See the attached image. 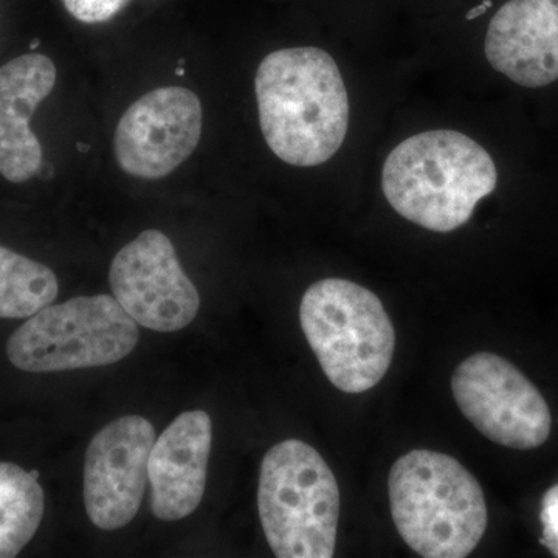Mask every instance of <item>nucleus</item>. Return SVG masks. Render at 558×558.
Listing matches in <instances>:
<instances>
[{
	"label": "nucleus",
	"mask_w": 558,
	"mask_h": 558,
	"mask_svg": "<svg viewBox=\"0 0 558 558\" xmlns=\"http://www.w3.org/2000/svg\"><path fill=\"white\" fill-rule=\"evenodd\" d=\"M259 124L271 153L292 167H318L339 153L349 97L339 65L315 47L277 50L255 78Z\"/></svg>",
	"instance_id": "f257e3e1"
},
{
	"label": "nucleus",
	"mask_w": 558,
	"mask_h": 558,
	"mask_svg": "<svg viewBox=\"0 0 558 558\" xmlns=\"http://www.w3.org/2000/svg\"><path fill=\"white\" fill-rule=\"evenodd\" d=\"M498 183V167L488 150L451 130L403 140L381 170V190L395 211L436 233L465 226Z\"/></svg>",
	"instance_id": "f03ea898"
},
{
	"label": "nucleus",
	"mask_w": 558,
	"mask_h": 558,
	"mask_svg": "<svg viewBox=\"0 0 558 558\" xmlns=\"http://www.w3.org/2000/svg\"><path fill=\"white\" fill-rule=\"evenodd\" d=\"M389 508L403 542L425 558H464L487 529L478 480L453 457L413 450L388 476Z\"/></svg>",
	"instance_id": "7ed1b4c3"
},
{
	"label": "nucleus",
	"mask_w": 558,
	"mask_h": 558,
	"mask_svg": "<svg viewBox=\"0 0 558 558\" xmlns=\"http://www.w3.org/2000/svg\"><path fill=\"white\" fill-rule=\"evenodd\" d=\"M300 323L323 373L340 391H369L388 373L395 326L369 289L348 279H322L304 293Z\"/></svg>",
	"instance_id": "20e7f679"
},
{
	"label": "nucleus",
	"mask_w": 558,
	"mask_h": 558,
	"mask_svg": "<svg viewBox=\"0 0 558 558\" xmlns=\"http://www.w3.org/2000/svg\"><path fill=\"white\" fill-rule=\"evenodd\" d=\"M258 510L264 535L279 558H330L336 554L340 488L310 444L282 440L263 459Z\"/></svg>",
	"instance_id": "39448f33"
},
{
	"label": "nucleus",
	"mask_w": 558,
	"mask_h": 558,
	"mask_svg": "<svg viewBox=\"0 0 558 558\" xmlns=\"http://www.w3.org/2000/svg\"><path fill=\"white\" fill-rule=\"evenodd\" d=\"M135 319L116 296H76L32 315L7 343V355L27 373H60L113 365L137 347Z\"/></svg>",
	"instance_id": "423d86ee"
},
{
	"label": "nucleus",
	"mask_w": 558,
	"mask_h": 558,
	"mask_svg": "<svg viewBox=\"0 0 558 558\" xmlns=\"http://www.w3.org/2000/svg\"><path fill=\"white\" fill-rule=\"evenodd\" d=\"M451 392L470 424L492 442L534 450L549 439L548 402L515 365L497 354L478 352L459 363Z\"/></svg>",
	"instance_id": "0eeeda50"
},
{
	"label": "nucleus",
	"mask_w": 558,
	"mask_h": 558,
	"mask_svg": "<svg viewBox=\"0 0 558 558\" xmlns=\"http://www.w3.org/2000/svg\"><path fill=\"white\" fill-rule=\"evenodd\" d=\"M110 288L137 325L157 332L185 329L197 317L201 296L186 277L174 245L159 230H146L117 253Z\"/></svg>",
	"instance_id": "6e6552de"
},
{
	"label": "nucleus",
	"mask_w": 558,
	"mask_h": 558,
	"mask_svg": "<svg viewBox=\"0 0 558 558\" xmlns=\"http://www.w3.org/2000/svg\"><path fill=\"white\" fill-rule=\"evenodd\" d=\"M156 428L148 418L123 416L90 440L84 461V506L94 526L117 531L137 515Z\"/></svg>",
	"instance_id": "1a4fd4ad"
},
{
	"label": "nucleus",
	"mask_w": 558,
	"mask_h": 558,
	"mask_svg": "<svg viewBox=\"0 0 558 558\" xmlns=\"http://www.w3.org/2000/svg\"><path fill=\"white\" fill-rule=\"evenodd\" d=\"M202 105L185 87H161L138 98L117 126L121 170L140 179L167 178L199 145Z\"/></svg>",
	"instance_id": "9d476101"
},
{
	"label": "nucleus",
	"mask_w": 558,
	"mask_h": 558,
	"mask_svg": "<svg viewBox=\"0 0 558 558\" xmlns=\"http://www.w3.org/2000/svg\"><path fill=\"white\" fill-rule=\"evenodd\" d=\"M490 68L521 90L558 89V0H508L484 39Z\"/></svg>",
	"instance_id": "9b49d317"
},
{
	"label": "nucleus",
	"mask_w": 558,
	"mask_h": 558,
	"mask_svg": "<svg viewBox=\"0 0 558 558\" xmlns=\"http://www.w3.org/2000/svg\"><path fill=\"white\" fill-rule=\"evenodd\" d=\"M211 433L208 413L186 411L154 442L148 481L156 519L178 521L199 508L207 487Z\"/></svg>",
	"instance_id": "f8f14e48"
},
{
	"label": "nucleus",
	"mask_w": 558,
	"mask_h": 558,
	"mask_svg": "<svg viewBox=\"0 0 558 558\" xmlns=\"http://www.w3.org/2000/svg\"><path fill=\"white\" fill-rule=\"evenodd\" d=\"M54 84L57 68L44 54H22L0 68V174L10 182H27L43 165L31 119Z\"/></svg>",
	"instance_id": "ddd939ff"
},
{
	"label": "nucleus",
	"mask_w": 558,
	"mask_h": 558,
	"mask_svg": "<svg viewBox=\"0 0 558 558\" xmlns=\"http://www.w3.org/2000/svg\"><path fill=\"white\" fill-rule=\"evenodd\" d=\"M39 472L0 462V558H13L35 537L46 512Z\"/></svg>",
	"instance_id": "4468645a"
},
{
	"label": "nucleus",
	"mask_w": 558,
	"mask_h": 558,
	"mask_svg": "<svg viewBox=\"0 0 558 558\" xmlns=\"http://www.w3.org/2000/svg\"><path fill=\"white\" fill-rule=\"evenodd\" d=\"M58 292L50 267L0 245V318H31L53 303Z\"/></svg>",
	"instance_id": "2eb2a0df"
},
{
	"label": "nucleus",
	"mask_w": 558,
	"mask_h": 558,
	"mask_svg": "<svg viewBox=\"0 0 558 558\" xmlns=\"http://www.w3.org/2000/svg\"><path fill=\"white\" fill-rule=\"evenodd\" d=\"M69 13L84 24H101L116 17L130 0H62Z\"/></svg>",
	"instance_id": "dca6fc26"
},
{
	"label": "nucleus",
	"mask_w": 558,
	"mask_h": 558,
	"mask_svg": "<svg viewBox=\"0 0 558 558\" xmlns=\"http://www.w3.org/2000/svg\"><path fill=\"white\" fill-rule=\"evenodd\" d=\"M539 521L543 526L542 545L558 557V484L543 495Z\"/></svg>",
	"instance_id": "f3484780"
},
{
	"label": "nucleus",
	"mask_w": 558,
	"mask_h": 558,
	"mask_svg": "<svg viewBox=\"0 0 558 558\" xmlns=\"http://www.w3.org/2000/svg\"><path fill=\"white\" fill-rule=\"evenodd\" d=\"M492 5L490 0H487V2H484L483 5H480L478 9L470 11L468 14V20H475V17L481 16V14L486 13L488 7Z\"/></svg>",
	"instance_id": "a211bd4d"
},
{
	"label": "nucleus",
	"mask_w": 558,
	"mask_h": 558,
	"mask_svg": "<svg viewBox=\"0 0 558 558\" xmlns=\"http://www.w3.org/2000/svg\"><path fill=\"white\" fill-rule=\"evenodd\" d=\"M78 149L83 150V153H87V150L90 149V146L89 145H81V143H78Z\"/></svg>",
	"instance_id": "6ab92c4d"
},
{
	"label": "nucleus",
	"mask_w": 558,
	"mask_h": 558,
	"mask_svg": "<svg viewBox=\"0 0 558 558\" xmlns=\"http://www.w3.org/2000/svg\"><path fill=\"white\" fill-rule=\"evenodd\" d=\"M39 44H40V43H39V40H38V39H35V43H32V44H31V49H32V50L38 49Z\"/></svg>",
	"instance_id": "aec40b11"
},
{
	"label": "nucleus",
	"mask_w": 558,
	"mask_h": 558,
	"mask_svg": "<svg viewBox=\"0 0 558 558\" xmlns=\"http://www.w3.org/2000/svg\"><path fill=\"white\" fill-rule=\"evenodd\" d=\"M183 73H185V70H183L182 68H179L178 70H175V75H178V76H182Z\"/></svg>",
	"instance_id": "412c9836"
}]
</instances>
